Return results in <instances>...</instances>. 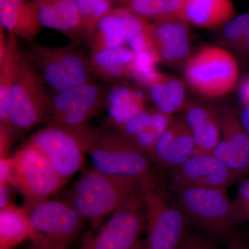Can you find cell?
<instances>
[{
  "mask_svg": "<svg viewBox=\"0 0 249 249\" xmlns=\"http://www.w3.org/2000/svg\"><path fill=\"white\" fill-rule=\"evenodd\" d=\"M137 178L116 176L91 169L82 174L67 191L65 199L85 220L98 227L103 218L112 214L142 188Z\"/></svg>",
  "mask_w": 249,
  "mask_h": 249,
  "instance_id": "obj_1",
  "label": "cell"
},
{
  "mask_svg": "<svg viewBox=\"0 0 249 249\" xmlns=\"http://www.w3.org/2000/svg\"><path fill=\"white\" fill-rule=\"evenodd\" d=\"M85 151L93 169L102 173L129 177L142 183H156L152 158L116 130L88 127Z\"/></svg>",
  "mask_w": 249,
  "mask_h": 249,
  "instance_id": "obj_2",
  "label": "cell"
},
{
  "mask_svg": "<svg viewBox=\"0 0 249 249\" xmlns=\"http://www.w3.org/2000/svg\"><path fill=\"white\" fill-rule=\"evenodd\" d=\"M24 199L34 248L68 249L84 227V218L64 199Z\"/></svg>",
  "mask_w": 249,
  "mask_h": 249,
  "instance_id": "obj_3",
  "label": "cell"
},
{
  "mask_svg": "<svg viewBox=\"0 0 249 249\" xmlns=\"http://www.w3.org/2000/svg\"><path fill=\"white\" fill-rule=\"evenodd\" d=\"M80 44L52 47L33 42L24 53L47 87L58 91L93 80L89 53Z\"/></svg>",
  "mask_w": 249,
  "mask_h": 249,
  "instance_id": "obj_4",
  "label": "cell"
},
{
  "mask_svg": "<svg viewBox=\"0 0 249 249\" xmlns=\"http://www.w3.org/2000/svg\"><path fill=\"white\" fill-rule=\"evenodd\" d=\"M227 190L172 186L174 204L188 222L199 226L216 237H227L236 222L241 220L235 203L229 199Z\"/></svg>",
  "mask_w": 249,
  "mask_h": 249,
  "instance_id": "obj_5",
  "label": "cell"
},
{
  "mask_svg": "<svg viewBox=\"0 0 249 249\" xmlns=\"http://www.w3.org/2000/svg\"><path fill=\"white\" fill-rule=\"evenodd\" d=\"M40 73L23 51L16 82L10 92L6 121L1 126L14 132H27L49 121V93Z\"/></svg>",
  "mask_w": 249,
  "mask_h": 249,
  "instance_id": "obj_6",
  "label": "cell"
},
{
  "mask_svg": "<svg viewBox=\"0 0 249 249\" xmlns=\"http://www.w3.org/2000/svg\"><path fill=\"white\" fill-rule=\"evenodd\" d=\"M185 79L196 93L208 98L226 96L235 89L239 65L227 49L207 45L196 51L184 64Z\"/></svg>",
  "mask_w": 249,
  "mask_h": 249,
  "instance_id": "obj_7",
  "label": "cell"
},
{
  "mask_svg": "<svg viewBox=\"0 0 249 249\" xmlns=\"http://www.w3.org/2000/svg\"><path fill=\"white\" fill-rule=\"evenodd\" d=\"M88 125L72 128L49 123L29 139V143L42 152L57 173L69 182L85 168Z\"/></svg>",
  "mask_w": 249,
  "mask_h": 249,
  "instance_id": "obj_8",
  "label": "cell"
},
{
  "mask_svg": "<svg viewBox=\"0 0 249 249\" xmlns=\"http://www.w3.org/2000/svg\"><path fill=\"white\" fill-rule=\"evenodd\" d=\"M145 224L142 188L111 214L96 233L85 236L80 249H132L142 240Z\"/></svg>",
  "mask_w": 249,
  "mask_h": 249,
  "instance_id": "obj_9",
  "label": "cell"
},
{
  "mask_svg": "<svg viewBox=\"0 0 249 249\" xmlns=\"http://www.w3.org/2000/svg\"><path fill=\"white\" fill-rule=\"evenodd\" d=\"M145 205L146 249H179L187 238L188 222L175 204H170L157 183H142Z\"/></svg>",
  "mask_w": 249,
  "mask_h": 249,
  "instance_id": "obj_10",
  "label": "cell"
},
{
  "mask_svg": "<svg viewBox=\"0 0 249 249\" xmlns=\"http://www.w3.org/2000/svg\"><path fill=\"white\" fill-rule=\"evenodd\" d=\"M109 90L93 80L49 93V123L72 128L88 125L106 106Z\"/></svg>",
  "mask_w": 249,
  "mask_h": 249,
  "instance_id": "obj_11",
  "label": "cell"
},
{
  "mask_svg": "<svg viewBox=\"0 0 249 249\" xmlns=\"http://www.w3.org/2000/svg\"><path fill=\"white\" fill-rule=\"evenodd\" d=\"M11 186L24 199L50 198L68 183L42 152L29 142L11 157Z\"/></svg>",
  "mask_w": 249,
  "mask_h": 249,
  "instance_id": "obj_12",
  "label": "cell"
},
{
  "mask_svg": "<svg viewBox=\"0 0 249 249\" xmlns=\"http://www.w3.org/2000/svg\"><path fill=\"white\" fill-rule=\"evenodd\" d=\"M170 172L172 186L227 190L239 178L213 154L196 153Z\"/></svg>",
  "mask_w": 249,
  "mask_h": 249,
  "instance_id": "obj_13",
  "label": "cell"
},
{
  "mask_svg": "<svg viewBox=\"0 0 249 249\" xmlns=\"http://www.w3.org/2000/svg\"><path fill=\"white\" fill-rule=\"evenodd\" d=\"M221 139L213 155L238 178L249 173V134L232 109L219 110Z\"/></svg>",
  "mask_w": 249,
  "mask_h": 249,
  "instance_id": "obj_14",
  "label": "cell"
},
{
  "mask_svg": "<svg viewBox=\"0 0 249 249\" xmlns=\"http://www.w3.org/2000/svg\"><path fill=\"white\" fill-rule=\"evenodd\" d=\"M152 38L159 62L177 66L191 56L190 25L183 18L152 22Z\"/></svg>",
  "mask_w": 249,
  "mask_h": 249,
  "instance_id": "obj_15",
  "label": "cell"
},
{
  "mask_svg": "<svg viewBox=\"0 0 249 249\" xmlns=\"http://www.w3.org/2000/svg\"><path fill=\"white\" fill-rule=\"evenodd\" d=\"M196 152L191 129L181 114L174 116L169 127L156 142L150 157L152 161L170 171L178 168Z\"/></svg>",
  "mask_w": 249,
  "mask_h": 249,
  "instance_id": "obj_16",
  "label": "cell"
},
{
  "mask_svg": "<svg viewBox=\"0 0 249 249\" xmlns=\"http://www.w3.org/2000/svg\"><path fill=\"white\" fill-rule=\"evenodd\" d=\"M183 110L196 143V153L213 154L221 139L219 110L194 102L187 103Z\"/></svg>",
  "mask_w": 249,
  "mask_h": 249,
  "instance_id": "obj_17",
  "label": "cell"
},
{
  "mask_svg": "<svg viewBox=\"0 0 249 249\" xmlns=\"http://www.w3.org/2000/svg\"><path fill=\"white\" fill-rule=\"evenodd\" d=\"M173 117L155 107L147 109L114 130L150 155L156 142L169 127Z\"/></svg>",
  "mask_w": 249,
  "mask_h": 249,
  "instance_id": "obj_18",
  "label": "cell"
},
{
  "mask_svg": "<svg viewBox=\"0 0 249 249\" xmlns=\"http://www.w3.org/2000/svg\"><path fill=\"white\" fill-rule=\"evenodd\" d=\"M42 27L54 29L71 39L83 42L76 0H33Z\"/></svg>",
  "mask_w": 249,
  "mask_h": 249,
  "instance_id": "obj_19",
  "label": "cell"
},
{
  "mask_svg": "<svg viewBox=\"0 0 249 249\" xmlns=\"http://www.w3.org/2000/svg\"><path fill=\"white\" fill-rule=\"evenodd\" d=\"M0 26L31 43L42 29L33 0H0Z\"/></svg>",
  "mask_w": 249,
  "mask_h": 249,
  "instance_id": "obj_20",
  "label": "cell"
},
{
  "mask_svg": "<svg viewBox=\"0 0 249 249\" xmlns=\"http://www.w3.org/2000/svg\"><path fill=\"white\" fill-rule=\"evenodd\" d=\"M135 58L127 45L89 53L93 76L107 83L132 78Z\"/></svg>",
  "mask_w": 249,
  "mask_h": 249,
  "instance_id": "obj_21",
  "label": "cell"
},
{
  "mask_svg": "<svg viewBox=\"0 0 249 249\" xmlns=\"http://www.w3.org/2000/svg\"><path fill=\"white\" fill-rule=\"evenodd\" d=\"M235 16L232 0H185L183 18L193 27L221 29Z\"/></svg>",
  "mask_w": 249,
  "mask_h": 249,
  "instance_id": "obj_22",
  "label": "cell"
},
{
  "mask_svg": "<svg viewBox=\"0 0 249 249\" xmlns=\"http://www.w3.org/2000/svg\"><path fill=\"white\" fill-rule=\"evenodd\" d=\"M146 98L141 90L126 85L109 88L106 107L114 129L119 128L142 111L146 110Z\"/></svg>",
  "mask_w": 249,
  "mask_h": 249,
  "instance_id": "obj_23",
  "label": "cell"
},
{
  "mask_svg": "<svg viewBox=\"0 0 249 249\" xmlns=\"http://www.w3.org/2000/svg\"><path fill=\"white\" fill-rule=\"evenodd\" d=\"M147 89L156 109L165 114L173 116L186 107V86L177 77L160 72Z\"/></svg>",
  "mask_w": 249,
  "mask_h": 249,
  "instance_id": "obj_24",
  "label": "cell"
},
{
  "mask_svg": "<svg viewBox=\"0 0 249 249\" xmlns=\"http://www.w3.org/2000/svg\"><path fill=\"white\" fill-rule=\"evenodd\" d=\"M25 211L11 204L0 209V249H13L32 237Z\"/></svg>",
  "mask_w": 249,
  "mask_h": 249,
  "instance_id": "obj_25",
  "label": "cell"
},
{
  "mask_svg": "<svg viewBox=\"0 0 249 249\" xmlns=\"http://www.w3.org/2000/svg\"><path fill=\"white\" fill-rule=\"evenodd\" d=\"M23 51L18 45V37L9 34L6 52L0 57V120L6 121V108L10 92L17 78Z\"/></svg>",
  "mask_w": 249,
  "mask_h": 249,
  "instance_id": "obj_26",
  "label": "cell"
},
{
  "mask_svg": "<svg viewBox=\"0 0 249 249\" xmlns=\"http://www.w3.org/2000/svg\"><path fill=\"white\" fill-rule=\"evenodd\" d=\"M118 6L150 22L183 18L185 0H114Z\"/></svg>",
  "mask_w": 249,
  "mask_h": 249,
  "instance_id": "obj_27",
  "label": "cell"
},
{
  "mask_svg": "<svg viewBox=\"0 0 249 249\" xmlns=\"http://www.w3.org/2000/svg\"><path fill=\"white\" fill-rule=\"evenodd\" d=\"M116 11L124 20L126 45L134 53L150 54L158 60L152 38V22L121 6H117Z\"/></svg>",
  "mask_w": 249,
  "mask_h": 249,
  "instance_id": "obj_28",
  "label": "cell"
},
{
  "mask_svg": "<svg viewBox=\"0 0 249 249\" xmlns=\"http://www.w3.org/2000/svg\"><path fill=\"white\" fill-rule=\"evenodd\" d=\"M116 8L98 23L87 42L89 53L126 45L125 27Z\"/></svg>",
  "mask_w": 249,
  "mask_h": 249,
  "instance_id": "obj_29",
  "label": "cell"
},
{
  "mask_svg": "<svg viewBox=\"0 0 249 249\" xmlns=\"http://www.w3.org/2000/svg\"><path fill=\"white\" fill-rule=\"evenodd\" d=\"M83 42H87L103 18L116 7L114 0H76Z\"/></svg>",
  "mask_w": 249,
  "mask_h": 249,
  "instance_id": "obj_30",
  "label": "cell"
},
{
  "mask_svg": "<svg viewBox=\"0 0 249 249\" xmlns=\"http://www.w3.org/2000/svg\"><path fill=\"white\" fill-rule=\"evenodd\" d=\"M221 29L222 42L244 58L249 59V12L235 16Z\"/></svg>",
  "mask_w": 249,
  "mask_h": 249,
  "instance_id": "obj_31",
  "label": "cell"
},
{
  "mask_svg": "<svg viewBox=\"0 0 249 249\" xmlns=\"http://www.w3.org/2000/svg\"><path fill=\"white\" fill-rule=\"evenodd\" d=\"M157 59L150 54L136 53L132 78L147 88L160 73L157 69Z\"/></svg>",
  "mask_w": 249,
  "mask_h": 249,
  "instance_id": "obj_32",
  "label": "cell"
},
{
  "mask_svg": "<svg viewBox=\"0 0 249 249\" xmlns=\"http://www.w3.org/2000/svg\"><path fill=\"white\" fill-rule=\"evenodd\" d=\"M235 204L241 219H246L249 222V178L240 183Z\"/></svg>",
  "mask_w": 249,
  "mask_h": 249,
  "instance_id": "obj_33",
  "label": "cell"
},
{
  "mask_svg": "<svg viewBox=\"0 0 249 249\" xmlns=\"http://www.w3.org/2000/svg\"><path fill=\"white\" fill-rule=\"evenodd\" d=\"M179 249H215L209 242L199 237H187Z\"/></svg>",
  "mask_w": 249,
  "mask_h": 249,
  "instance_id": "obj_34",
  "label": "cell"
},
{
  "mask_svg": "<svg viewBox=\"0 0 249 249\" xmlns=\"http://www.w3.org/2000/svg\"><path fill=\"white\" fill-rule=\"evenodd\" d=\"M9 185H0V209L12 204Z\"/></svg>",
  "mask_w": 249,
  "mask_h": 249,
  "instance_id": "obj_35",
  "label": "cell"
},
{
  "mask_svg": "<svg viewBox=\"0 0 249 249\" xmlns=\"http://www.w3.org/2000/svg\"><path fill=\"white\" fill-rule=\"evenodd\" d=\"M240 96L243 106L249 104V77L245 78L241 83Z\"/></svg>",
  "mask_w": 249,
  "mask_h": 249,
  "instance_id": "obj_36",
  "label": "cell"
},
{
  "mask_svg": "<svg viewBox=\"0 0 249 249\" xmlns=\"http://www.w3.org/2000/svg\"><path fill=\"white\" fill-rule=\"evenodd\" d=\"M240 119L242 125L249 134V104L243 106V109L240 113Z\"/></svg>",
  "mask_w": 249,
  "mask_h": 249,
  "instance_id": "obj_37",
  "label": "cell"
},
{
  "mask_svg": "<svg viewBox=\"0 0 249 249\" xmlns=\"http://www.w3.org/2000/svg\"><path fill=\"white\" fill-rule=\"evenodd\" d=\"M228 249H249V245L243 241L237 240L232 242Z\"/></svg>",
  "mask_w": 249,
  "mask_h": 249,
  "instance_id": "obj_38",
  "label": "cell"
},
{
  "mask_svg": "<svg viewBox=\"0 0 249 249\" xmlns=\"http://www.w3.org/2000/svg\"><path fill=\"white\" fill-rule=\"evenodd\" d=\"M132 249H146L145 241L142 240H141L140 242H139V243Z\"/></svg>",
  "mask_w": 249,
  "mask_h": 249,
  "instance_id": "obj_39",
  "label": "cell"
},
{
  "mask_svg": "<svg viewBox=\"0 0 249 249\" xmlns=\"http://www.w3.org/2000/svg\"><path fill=\"white\" fill-rule=\"evenodd\" d=\"M33 249H36L34 248V247H33Z\"/></svg>",
  "mask_w": 249,
  "mask_h": 249,
  "instance_id": "obj_40",
  "label": "cell"
}]
</instances>
